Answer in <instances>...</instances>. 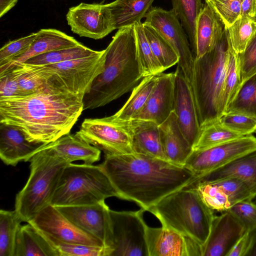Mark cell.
I'll use <instances>...</instances> for the list:
<instances>
[{"mask_svg": "<svg viewBox=\"0 0 256 256\" xmlns=\"http://www.w3.org/2000/svg\"><path fill=\"white\" fill-rule=\"evenodd\" d=\"M99 166L119 198L134 202L145 211L196 178L184 166L136 152L105 156Z\"/></svg>", "mask_w": 256, "mask_h": 256, "instance_id": "obj_1", "label": "cell"}, {"mask_svg": "<svg viewBox=\"0 0 256 256\" xmlns=\"http://www.w3.org/2000/svg\"><path fill=\"white\" fill-rule=\"evenodd\" d=\"M83 110L82 96L47 90L0 99V123L18 128L30 142L48 144L70 133Z\"/></svg>", "mask_w": 256, "mask_h": 256, "instance_id": "obj_2", "label": "cell"}, {"mask_svg": "<svg viewBox=\"0 0 256 256\" xmlns=\"http://www.w3.org/2000/svg\"><path fill=\"white\" fill-rule=\"evenodd\" d=\"M143 78L134 24L118 29L104 50L102 72L83 98L84 110L102 106L116 100L132 90Z\"/></svg>", "mask_w": 256, "mask_h": 256, "instance_id": "obj_3", "label": "cell"}, {"mask_svg": "<svg viewBox=\"0 0 256 256\" xmlns=\"http://www.w3.org/2000/svg\"><path fill=\"white\" fill-rule=\"evenodd\" d=\"M231 44L226 28L215 46L195 60L192 86L200 126L224 114L223 94Z\"/></svg>", "mask_w": 256, "mask_h": 256, "instance_id": "obj_4", "label": "cell"}, {"mask_svg": "<svg viewBox=\"0 0 256 256\" xmlns=\"http://www.w3.org/2000/svg\"><path fill=\"white\" fill-rule=\"evenodd\" d=\"M148 212L162 226L190 238L202 246L208 238L214 216L196 190L186 188L165 196Z\"/></svg>", "mask_w": 256, "mask_h": 256, "instance_id": "obj_5", "label": "cell"}, {"mask_svg": "<svg viewBox=\"0 0 256 256\" xmlns=\"http://www.w3.org/2000/svg\"><path fill=\"white\" fill-rule=\"evenodd\" d=\"M29 162V178L16 194L14 204L15 211L22 222H26L50 204L62 174L70 164L50 154L44 146Z\"/></svg>", "mask_w": 256, "mask_h": 256, "instance_id": "obj_6", "label": "cell"}, {"mask_svg": "<svg viewBox=\"0 0 256 256\" xmlns=\"http://www.w3.org/2000/svg\"><path fill=\"white\" fill-rule=\"evenodd\" d=\"M119 194L99 165L70 163L65 168L51 202L55 206L95 204Z\"/></svg>", "mask_w": 256, "mask_h": 256, "instance_id": "obj_7", "label": "cell"}, {"mask_svg": "<svg viewBox=\"0 0 256 256\" xmlns=\"http://www.w3.org/2000/svg\"><path fill=\"white\" fill-rule=\"evenodd\" d=\"M146 212L110 209L104 248L107 256H149L146 241Z\"/></svg>", "mask_w": 256, "mask_h": 256, "instance_id": "obj_8", "label": "cell"}, {"mask_svg": "<svg viewBox=\"0 0 256 256\" xmlns=\"http://www.w3.org/2000/svg\"><path fill=\"white\" fill-rule=\"evenodd\" d=\"M76 133L104 154V156L134 152L132 138L126 120L114 115L102 118H86Z\"/></svg>", "mask_w": 256, "mask_h": 256, "instance_id": "obj_9", "label": "cell"}, {"mask_svg": "<svg viewBox=\"0 0 256 256\" xmlns=\"http://www.w3.org/2000/svg\"><path fill=\"white\" fill-rule=\"evenodd\" d=\"M104 62V50L91 56L46 66L61 89L84 98L102 72Z\"/></svg>", "mask_w": 256, "mask_h": 256, "instance_id": "obj_10", "label": "cell"}, {"mask_svg": "<svg viewBox=\"0 0 256 256\" xmlns=\"http://www.w3.org/2000/svg\"><path fill=\"white\" fill-rule=\"evenodd\" d=\"M145 18L144 22L158 30L176 50L179 56L178 66L191 84L195 58L188 36L179 19L172 10H166L157 7H151Z\"/></svg>", "mask_w": 256, "mask_h": 256, "instance_id": "obj_11", "label": "cell"}, {"mask_svg": "<svg viewBox=\"0 0 256 256\" xmlns=\"http://www.w3.org/2000/svg\"><path fill=\"white\" fill-rule=\"evenodd\" d=\"M256 150V136L250 134L208 148L193 150L184 167L196 177L216 170Z\"/></svg>", "mask_w": 256, "mask_h": 256, "instance_id": "obj_12", "label": "cell"}, {"mask_svg": "<svg viewBox=\"0 0 256 256\" xmlns=\"http://www.w3.org/2000/svg\"><path fill=\"white\" fill-rule=\"evenodd\" d=\"M66 20L71 30L82 37L99 40L116 30L108 4L82 2L69 8Z\"/></svg>", "mask_w": 256, "mask_h": 256, "instance_id": "obj_13", "label": "cell"}, {"mask_svg": "<svg viewBox=\"0 0 256 256\" xmlns=\"http://www.w3.org/2000/svg\"><path fill=\"white\" fill-rule=\"evenodd\" d=\"M28 223L42 233L64 242L104 247L100 240L80 230L51 204Z\"/></svg>", "mask_w": 256, "mask_h": 256, "instance_id": "obj_14", "label": "cell"}, {"mask_svg": "<svg viewBox=\"0 0 256 256\" xmlns=\"http://www.w3.org/2000/svg\"><path fill=\"white\" fill-rule=\"evenodd\" d=\"M174 112L182 132L192 147L200 125L192 85L178 66L174 72Z\"/></svg>", "mask_w": 256, "mask_h": 256, "instance_id": "obj_15", "label": "cell"}, {"mask_svg": "<svg viewBox=\"0 0 256 256\" xmlns=\"http://www.w3.org/2000/svg\"><path fill=\"white\" fill-rule=\"evenodd\" d=\"M149 256H202V246L190 238L164 228L147 226Z\"/></svg>", "mask_w": 256, "mask_h": 256, "instance_id": "obj_16", "label": "cell"}, {"mask_svg": "<svg viewBox=\"0 0 256 256\" xmlns=\"http://www.w3.org/2000/svg\"><path fill=\"white\" fill-rule=\"evenodd\" d=\"M246 231L242 224L228 210L214 216L208 238L202 246V256H227Z\"/></svg>", "mask_w": 256, "mask_h": 256, "instance_id": "obj_17", "label": "cell"}, {"mask_svg": "<svg viewBox=\"0 0 256 256\" xmlns=\"http://www.w3.org/2000/svg\"><path fill=\"white\" fill-rule=\"evenodd\" d=\"M56 207L76 226L100 240L104 246L110 209L105 201L91 204Z\"/></svg>", "mask_w": 256, "mask_h": 256, "instance_id": "obj_18", "label": "cell"}, {"mask_svg": "<svg viewBox=\"0 0 256 256\" xmlns=\"http://www.w3.org/2000/svg\"><path fill=\"white\" fill-rule=\"evenodd\" d=\"M174 72L157 74L156 84L142 109L132 119L150 120L158 125L174 111Z\"/></svg>", "mask_w": 256, "mask_h": 256, "instance_id": "obj_19", "label": "cell"}, {"mask_svg": "<svg viewBox=\"0 0 256 256\" xmlns=\"http://www.w3.org/2000/svg\"><path fill=\"white\" fill-rule=\"evenodd\" d=\"M46 144L30 142L18 128L0 123V158L6 165L16 166L20 162H29Z\"/></svg>", "mask_w": 256, "mask_h": 256, "instance_id": "obj_20", "label": "cell"}, {"mask_svg": "<svg viewBox=\"0 0 256 256\" xmlns=\"http://www.w3.org/2000/svg\"><path fill=\"white\" fill-rule=\"evenodd\" d=\"M44 148L52 155L70 164L82 160L86 164H92L100 158L101 150L86 142L76 132L64 135L46 144Z\"/></svg>", "mask_w": 256, "mask_h": 256, "instance_id": "obj_21", "label": "cell"}, {"mask_svg": "<svg viewBox=\"0 0 256 256\" xmlns=\"http://www.w3.org/2000/svg\"><path fill=\"white\" fill-rule=\"evenodd\" d=\"M160 139L164 154L170 162L184 166L192 147L182 132L173 111L158 125Z\"/></svg>", "mask_w": 256, "mask_h": 256, "instance_id": "obj_22", "label": "cell"}, {"mask_svg": "<svg viewBox=\"0 0 256 256\" xmlns=\"http://www.w3.org/2000/svg\"><path fill=\"white\" fill-rule=\"evenodd\" d=\"M229 177L238 178L247 182L256 196V150L196 178L189 184L213 182Z\"/></svg>", "mask_w": 256, "mask_h": 256, "instance_id": "obj_23", "label": "cell"}, {"mask_svg": "<svg viewBox=\"0 0 256 256\" xmlns=\"http://www.w3.org/2000/svg\"><path fill=\"white\" fill-rule=\"evenodd\" d=\"M6 70H12L20 88L26 96L47 90H60L54 84L53 74L46 65L20 62L9 66L0 72Z\"/></svg>", "mask_w": 256, "mask_h": 256, "instance_id": "obj_24", "label": "cell"}, {"mask_svg": "<svg viewBox=\"0 0 256 256\" xmlns=\"http://www.w3.org/2000/svg\"><path fill=\"white\" fill-rule=\"evenodd\" d=\"M126 122L132 135L134 152L168 161L162 145L158 124L138 119Z\"/></svg>", "mask_w": 256, "mask_h": 256, "instance_id": "obj_25", "label": "cell"}, {"mask_svg": "<svg viewBox=\"0 0 256 256\" xmlns=\"http://www.w3.org/2000/svg\"><path fill=\"white\" fill-rule=\"evenodd\" d=\"M226 27L216 12L206 3L198 16L196 26L195 60L215 46Z\"/></svg>", "mask_w": 256, "mask_h": 256, "instance_id": "obj_26", "label": "cell"}, {"mask_svg": "<svg viewBox=\"0 0 256 256\" xmlns=\"http://www.w3.org/2000/svg\"><path fill=\"white\" fill-rule=\"evenodd\" d=\"M80 44L74 38L59 30L54 28L41 29L36 32V37L28 50L6 66L0 68V72L10 65L25 62L34 56Z\"/></svg>", "mask_w": 256, "mask_h": 256, "instance_id": "obj_27", "label": "cell"}, {"mask_svg": "<svg viewBox=\"0 0 256 256\" xmlns=\"http://www.w3.org/2000/svg\"><path fill=\"white\" fill-rule=\"evenodd\" d=\"M14 256H58L42 233L32 224L21 225L18 230Z\"/></svg>", "mask_w": 256, "mask_h": 256, "instance_id": "obj_28", "label": "cell"}, {"mask_svg": "<svg viewBox=\"0 0 256 256\" xmlns=\"http://www.w3.org/2000/svg\"><path fill=\"white\" fill-rule=\"evenodd\" d=\"M154 0H116L108 4L116 29L141 22Z\"/></svg>", "mask_w": 256, "mask_h": 256, "instance_id": "obj_29", "label": "cell"}, {"mask_svg": "<svg viewBox=\"0 0 256 256\" xmlns=\"http://www.w3.org/2000/svg\"><path fill=\"white\" fill-rule=\"evenodd\" d=\"M172 10L186 32L194 55L196 23L204 4L202 0H172Z\"/></svg>", "mask_w": 256, "mask_h": 256, "instance_id": "obj_30", "label": "cell"}, {"mask_svg": "<svg viewBox=\"0 0 256 256\" xmlns=\"http://www.w3.org/2000/svg\"><path fill=\"white\" fill-rule=\"evenodd\" d=\"M157 74L144 77L132 90V94L122 107L114 116L119 120H129L144 107L156 84Z\"/></svg>", "mask_w": 256, "mask_h": 256, "instance_id": "obj_31", "label": "cell"}, {"mask_svg": "<svg viewBox=\"0 0 256 256\" xmlns=\"http://www.w3.org/2000/svg\"><path fill=\"white\" fill-rule=\"evenodd\" d=\"M244 136L222 126L219 120L200 126L198 136L192 146L193 150L208 148Z\"/></svg>", "mask_w": 256, "mask_h": 256, "instance_id": "obj_32", "label": "cell"}, {"mask_svg": "<svg viewBox=\"0 0 256 256\" xmlns=\"http://www.w3.org/2000/svg\"><path fill=\"white\" fill-rule=\"evenodd\" d=\"M143 27L152 53L164 70L178 64L179 56L166 38L152 26L143 22Z\"/></svg>", "mask_w": 256, "mask_h": 256, "instance_id": "obj_33", "label": "cell"}, {"mask_svg": "<svg viewBox=\"0 0 256 256\" xmlns=\"http://www.w3.org/2000/svg\"><path fill=\"white\" fill-rule=\"evenodd\" d=\"M22 222L15 210H0V256H14L16 236Z\"/></svg>", "mask_w": 256, "mask_h": 256, "instance_id": "obj_34", "label": "cell"}, {"mask_svg": "<svg viewBox=\"0 0 256 256\" xmlns=\"http://www.w3.org/2000/svg\"><path fill=\"white\" fill-rule=\"evenodd\" d=\"M138 59L143 77L162 73L164 70L154 55L146 36L143 23L134 24Z\"/></svg>", "mask_w": 256, "mask_h": 256, "instance_id": "obj_35", "label": "cell"}, {"mask_svg": "<svg viewBox=\"0 0 256 256\" xmlns=\"http://www.w3.org/2000/svg\"><path fill=\"white\" fill-rule=\"evenodd\" d=\"M226 113L240 114L256 118V74L240 86Z\"/></svg>", "mask_w": 256, "mask_h": 256, "instance_id": "obj_36", "label": "cell"}, {"mask_svg": "<svg viewBox=\"0 0 256 256\" xmlns=\"http://www.w3.org/2000/svg\"><path fill=\"white\" fill-rule=\"evenodd\" d=\"M98 52L81 44L75 47L43 54L32 58L25 62L38 65L52 64L91 56Z\"/></svg>", "mask_w": 256, "mask_h": 256, "instance_id": "obj_37", "label": "cell"}, {"mask_svg": "<svg viewBox=\"0 0 256 256\" xmlns=\"http://www.w3.org/2000/svg\"><path fill=\"white\" fill-rule=\"evenodd\" d=\"M232 48L236 54L242 53L256 31V20L246 16H240L226 28Z\"/></svg>", "mask_w": 256, "mask_h": 256, "instance_id": "obj_38", "label": "cell"}, {"mask_svg": "<svg viewBox=\"0 0 256 256\" xmlns=\"http://www.w3.org/2000/svg\"><path fill=\"white\" fill-rule=\"evenodd\" d=\"M184 188L196 190L206 205L214 211H227L234 204L230 199L212 183L188 184Z\"/></svg>", "mask_w": 256, "mask_h": 256, "instance_id": "obj_39", "label": "cell"}, {"mask_svg": "<svg viewBox=\"0 0 256 256\" xmlns=\"http://www.w3.org/2000/svg\"><path fill=\"white\" fill-rule=\"evenodd\" d=\"M41 232L58 256H107L104 247L66 243Z\"/></svg>", "mask_w": 256, "mask_h": 256, "instance_id": "obj_40", "label": "cell"}, {"mask_svg": "<svg viewBox=\"0 0 256 256\" xmlns=\"http://www.w3.org/2000/svg\"><path fill=\"white\" fill-rule=\"evenodd\" d=\"M240 86L241 80L238 56L231 46L223 94L224 114L228 106L234 98Z\"/></svg>", "mask_w": 256, "mask_h": 256, "instance_id": "obj_41", "label": "cell"}, {"mask_svg": "<svg viewBox=\"0 0 256 256\" xmlns=\"http://www.w3.org/2000/svg\"><path fill=\"white\" fill-rule=\"evenodd\" d=\"M234 204L256 197L248 184L236 177H229L213 182Z\"/></svg>", "mask_w": 256, "mask_h": 256, "instance_id": "obj_42", "label": "cell"}, {"mask_svg": "<svg viewBox=\"0 0 256 256\" xmlns=\"http://www.w3.org/2000/svg\"><path fill=\"white\" fill-rule=\"evenodd\" d=\"M36 36L34 32L27 36L11 40L0 50V68L8 66L13 60L26 53Z\"/></svg>", "mask_w": 256, "mask_h": 256, "instance_id": "obj_43", "label": "cell"}, {"mask_svg": "<svg viewBox=\"0 0 256 256\" xmlns=\"http://www.w3.org/2000/svg\"><path fill=\"white\" fill-rule=\"evenodd\" d=\"M228 28L240 16L243 0H204Z\"/></svg>", "mask_w": 256, "mask_h": 256, "instance_id": "obj_44", "label": "cell"}, {"mask_svg": "<svg viewBox=\"0 0 256 256\" xmlns=\"http://www.w3.org/2000/svg\"><path fill=\"white\" fill-rule=\"evenodd\" d=\"M221 124L244 136L256 132V118L235 113L224 114L219 120Z\"/></svg>", "mask_w": 256, "mask_h": 256, "instance_id": "obj_45", "label": "cell"}, {"mask_svg": "<svg viewBox=\"0 0 256 256\" xmlns=\"http://www.w3.org/2000/svg\"><path fill=\"white\" fill-rule=\"evenodd\" d=\"M241 85L256 74V31L244 50L238 54Z\"/></svg>", "mask_w": 256, "mask_h": 256, "instance_id": "obj_46", "label": "cell"}, {"mask_svg": "<svg viewBox=\"0 0 256 256\" xmlns=\"http://www.w3.org/2000/svg\"><path fill=\"white\" fill-rule=\"evenodd\" d=\"M252 200L238 202L228 210L238 218L246 230L256 228V202Z\"/></svg>", "mask_w": 256, "mask_h": 256, "instance_id": "obj_47", "label": "cell"}, {"mask_svg": "<svg viewBox=\"0 0 256 256\" xmlns=\"http://www.w3.org/2000/svg\"><path fill=\"white\" fill-rule=\"evenodd\" d=\"M24 96L10 70L0 72V99Z\"/></svg>", "mask_w": 256, "mask_h": 256, "instance_id": "obj_48", "label": "cell"}, {"mask_svg": "<svg viewBox=\"0 0 256 256\" xmlns=\"http://www.w3.org/2000/svg\"><path fill=\"white\" fill-rule=\"evenodd\" d=\"M252 240L250 230H246L227 254V256H246Z\"/></svg>", "mask_w": 256, "mask_h": 256, "instance_id": "obj_49", "label": "cell"}, {"mask_svg": "<svg viewBox=\"0 0 256 256\" xmlns=\"http://www.w3.org/2000/svg\"><path fill=\"white\" fill-rule=\"evenodd\" d=\"M246 16L256 20V0H243L240 16Z\"/></svg>", "mask_w": 256, "mask_h": 256, "instance_id": "obj_50", "label": "cell"}, {"mask_svg": "<svg viewBox=\"0 0 256 256\" xmlns=\"http://www.w3.org/2000/svg\"><path fill=\"white\" fill-rule=\"evenodd\" d=\"M18 2V0H0V18L13 8Z\"/></svg>", "mask_w": 256, "mask_h": 256, "instance_id": "obj_51", "label": "cell"}, {"mask_svg": "<svg viewBox=\"0 0 256 256\" xmlns=\"http://www.w3.org/2000/svg\"><path fill=\"white\" fill-rule=\"evenodd\" d=\"M250 230L252 232L251 244L246 256H256V228Z\"/></svg>", "mask_w": 256, "mask_h": 256, "instance_id": "obj_52", "label": "cell"}, {"mask_svg": "<svg viewBox=\"0 0 256 256\" xmlns=\"http://www.w3.org/2000/svg\"></svg>", "mask_w": 256, "mask_h": 256, "instance_id": "obj_53", "label": "cell"}]
</instances>
